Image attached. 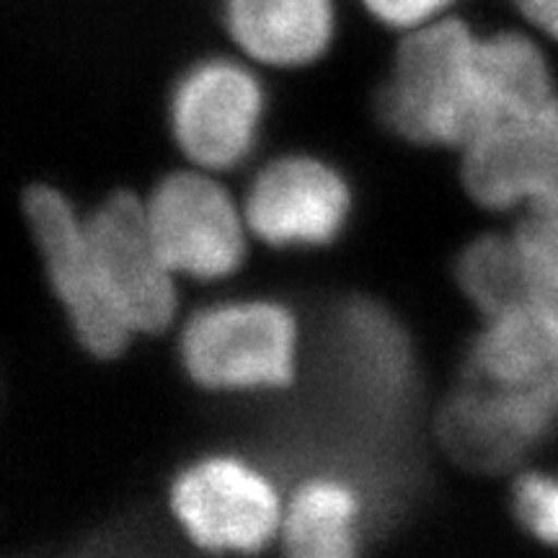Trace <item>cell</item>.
I'll return each instance as SVG.
<instances>
[{
    "label": "cell",
    "instance_id": "obj_1",
    "mask_svg": "<svg viewBox=\"0 0 558 558\" xmlns=\"http://www.w3.org/2000/svg\"><path fill=\"white\" fill-rule=\"evenodd\" d=\"M481 41L452 19L411 32L380 94V114L396 135L460 150L473 143L484 122Z\"/></svg>",
    "mask_w": 558,
    "mask_h": 558
},
{
    "label": "cell",
    "instance_id": "obj_2",
    "mask_svg": "<svg viewBox=\"0 0 558 558\" xmlns=\"http://www.w3.org/2000/svg\"><path fill=\"white\" fill-rule=\"evenodd\" d=\"M179 352L202 388L226 393L282 388L298 369V320L275 300H226L186 320Z\"/></svg>",
    "mask_w": 558,
    "mask_h": 558
},
{
    "label": "cell",
    "instance_id": "obj_3",
    "mask_svg": "<svg viewBox=\"0 0 558 558\" xmlns=\"http://www.w3.org/2000/svg\"><path fill=\"white\" fill-rule=\"evenodd\" d=\"M171 512L186 538L207 554L254 556L279 538L284 501L254 463L213 456L179 473Z\"/></svg>",
    "mask_w": 558,
    "mask_h": 558
},
{
    "label": "cell",
    "instance_id": "obj_4",
    "mask_svg": "<svg viewBox=\"0 0 558 558\" xmlns=\"http://www.w3.org/2000/svg\"><path fill=\"white\" fill-rule=\"evenodd\" d=\"M156 246L177 277L218 282L246 259V213L209 171H179L145 199Z\"/></svg>",
    "mask_w": 558,
    "mask_h": 558
},
{
    "label": "cell",
    "instance_id": "obj_5",
    "mask_svg": "<svg viewBox=\"0 0 558 558\" xmlns=\"http://www.w3.org/2000/svg\"><path fill=\"white\" fill-rule=\"evenodd\" d=\"M24 215L45 264L47 279L83 347L96 357H114L135 337L104 290L86 218L52 186H32Z\"/></svg>",
    "mask_w": 558,
    "mask_h": 558
},
{
    "label": "cell",
    "instance_id": "obj_6",
    "mask_svg": "<svg viewBox=\"0 0 558 558\" xmlns=\"http://www.w3.org/2000/svg\"><path fill=\"white\" fill-rule=\"evenodd\" d=\"M267 96L241 62L202 60L181 75L171 94V132L179 150L202 171L241 166L262 135Z\"/></svg>",
    "mask_w": 558,
    "mask_h": 558
},
{
    "label": "cell",
    "instance_id": "obj_7",
    "mask_svg": "<svg viewBox=\"0 0 558 558\" xmlns=\"http://www.w3.org/2000/svg\"><path fill=\"white\" fill-rule=\"evenodd\" d=\"M104 290L132 333L163 331L177 316V275L153 239L145 202L117 192L86 215Z\"/></svg>",
    "mask_w": 558,
    "mask_h": 558
},
{
    "label": "cell",
    "instance_id": "obj_8",
    "mask_svg": "<svg viewBox=\"0 0 558 558\" xmlns=\"http://www.w3.org/2000/svg\"><path fill=\"white\" fill-rule=\"evenodd\" d=\"M243 213L251 233L267 246L318 248L337 241L347 228L352 192L326 160L284 156L256 173Z\"/></svg>",
    "mask_w": 558,
    "mask_h": 558
},
{
    "label": "cell",
    "instance_id": "obj_9",
    "mask_svg": "<svg viewBox=\"0 0 558 558\" xmlns=\"http://www.w3.org/2000/svg\"><path fill=\"white\" fill-rule=\"evenodd\" d=\"M558 422V393L460 380L439 414L445 450L465 469L497 473L525 458Z\"/></svg>",
    "mask_w": 558,
    "mask_h": 558
},
{
    "label": "cell",
    "instance_id": "obj_10",
    "mask_svg": "<svg viewBox=\"0 0 558 558\" xmlns=\"http://www.w3.org/2000/svg\"><path fill=\"white\" fill-rule=\"evenodd\" d=\"M558 177V96L530 120L492 130L463 148V181L492 209L530 207Z\"/></svg>",
    "mask_w": 558,
    "mask_h": 558
},
{
    "label": "cell",
    "instance_id": "obj_11",
    "mask_svg": "<svg viewBox=\"0 0 558 558\" xmlns=\"http://www.w3.org/2000/svg\"><path fill=\"white\" fill-rule=\"evenodd\" d=\"M463 378L522 393H558V308L541 300L486 318Z\"/></svg>",
    "mask_w": 558,
    "mask_h": 558
},
{
    "label": "cell",
    "instance_id": "obj_12",
    "mask_svg": "<svg viewBox=\"0 0 558 558\" xmlns=\"http://www.w3.org/2000/svg\"><path fill=\"white\" fill-rule=\"evenodd\" d=\"M226 24L251 60L271 68L316 62L333 39V0H226Z\"/></svg>",
    "mask_w": 558,
    "mask_h": 558
},
{
    "label": "cell",
    "instance_id": "obj_13",
    "mask_svg": "<svg viewBox=\"0 0 558 558\" xmlns=\"http://www.w3.org/2000/svg\"><path fill=\"white\" fill-rule=\"evenodd\" d=\"M365 499L352 481L313 476L284 505L279 546L284 558H362Z\"/></svg>",
    "mask_w": 558,
    "mask_h": 558
},
{
    "label": "cell",
    "instance_id": "obj_14",
    "mask_svg": "<svg viewBox=\"0 0 558 558\" xmlns=\"http://www.w3.org/2000/svg\"><path fill=\"white\" fill-rule=\"evenodd\" d=\"M458 282L486 318L530 303L525 267L514 235H486L471 243L458 262Z\"/></svg>",
    "mask_w": 558,
    "mask_h": 558
},
{
    "label": "cell",
    "instance_id": "obj_15",
    "mask_svg": "<svg viewBox=\"0 0 558 558\" xmlns=\"http://www.w3.org/2000/svg\"><path fill=\"white\" fill-rule=\"evenodd\" d=\"M512 235L518 241L522 267H525L530 300H541L558 308V239L525 220Z\"/></svg>",
    "mask_w": 558,
    "mask_h": 558
},
{
    "label": "cell",
    "instance_id": "obj_16",
    "mask_svg": "<svg viewBox=\"0 0 558 558\" xmlns=\"http://www.w3.org/2000/svg\"><path fill=\"white\" fill-rule=\"evenodd\" d=\"M514 512L535 538L558 546V478L530 473L514 486Z\"/></svg>",
    "mask_w": 558,
    "mask_h": 558
},
{
    "label": "cell",
    "instance_id": "obj_17",
    "mask_svg": "<svg viewBox=\"0 0 558 558\" xmlns=\"http://www.w3.org/2000/svg\"><path fill=\"white\" fill-rule=\"evenodd\" d=\"M362 3L386 26L414 32L437 21L452 0H362Z\"/></svg>",
    "mask_w": 558,
    "mask_h": 558
},
{
    "label": "cell",
    "instance_id": "obj_18",
    "mask_svg": "<svg viewBox=\"0 0 558 558\" xmlns=\"http://www.w3.org/2000/svg\"><path fill=\"white\" fill-rule=\"evenodd\" d=\"M525 222L558 239V177L538 199L525 209Z\"/></svg>",
    "mask_w": 558,
    "mask_h": 558
},
{
    "label": "cell",
    "instance_id": "obj_19",
    "mask_svg": "<svg viewBox=\"0 0 558 558\" xmlns=\"http://www.w3.org/2000/svg\"><path fill=\"white\" fill-rule=\"evenodd\" d=\"M518 5L538 29L558 39V0H518Z\"/></svg>",
    "mask_w": 558,
    "mask_h": 558
}]
</instances>
